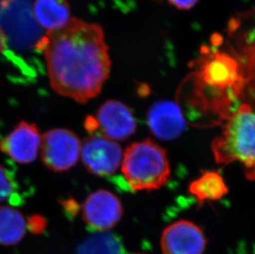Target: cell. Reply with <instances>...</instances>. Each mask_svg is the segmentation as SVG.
<instances>
[{"label":"cell","instance_id":"cell-1","mask_svg":"<svg viewBox=\"0 0 255 254\" xmlns=\"http://www.w3.org/2000/svg\"><path fill=\"white\" fill-rule=\"evenodd\" d=\"M44 51L50 84L61 96L85 103L101 92L111 71L104 29L72 17L38 41Z\"/></svg>","mask_w":255,"mask_h":254},{"label":"cell","instance_id":"cell-2","mask_svg":"<svg viewBox=\"0 0 255 254\" xmlns=\"http://www.w3.org/2000/svg\"><path fill=\"white\" fill-rule=\"evenodd\" d=\"M212 153L217 163L239 162L247 179L255 180V112L242 104L230 116L221 135L212 141Z\"/></svg>","mask_w":255,"mask_h":254},{"label":"cell","instance_id":"cell-3","mask_svg":"<svg viewBox=\"0 0 255 254\" xmlns=\"http://www.w3.org/2000/svg\"><path fill=\"white\" fill-rule=\"evenodd\" d=\"M122 172L130 189H159L170 176L166 151L150 139L134 143L123 154Z\"/></svg>","mask_w":255,"mask_h":254},{"label":"cell","instance_id":"cell-4","mask_svg":"<svg viewBox=\"0 0 255 254\" xmlns=\"http://www.w3.org/2000/svg\"><path fill=\"white\" fill-rule=\"evenodd\" d=\"M82 142L75 132L68 129H50L41 136V160L55 173L69 170L76 164Z\"/></svg>","mask_w":255,"mask_h":254},{"label":"cell","instance_id":"cell-5","mask_svg":"<svg viewBox=\"0 0 255 254\" xmlns=\"http://www.w3.org/2000/svg\"><path fill=\"white\" fill-rule=\"evenodd\" d=\"M80 156L89 173L99 177L113 175L123 163V153L120 145L100 134L85 138Z\"/></svg>","mask_w":255,"mask_h":254},{"label":"cell","instance_id":"cell-6","mask_svg":"<svg viewBox=\"0 0 255 254\" xmlns=\"http://www.w3.org/2000/svg\"><path fill=\"white\" fill-rule=\"evenodd\" d=\"M123 216V206L116 195L99 190L89 195L82 206V218L92 231L105 232L115 227Z\"/></svg>","mask_w":255,"mask_h":254},{"label":"cell","instance_id":"cell-7","mask_svg":"<svg viewBox=\"0 0 255 254\" xmlns=\"http://www.w3.org/2000/svg\"><path fill=\"white\" fill-rule=\"evenodd\" d=\"M96 130L102 136L114 141L125 140L131 136L137 128L136 120L128 106L117 100L104 103L94 118Z\"/></svg>","mask_w":255,"mask_h":254},{"label":"cell","instance_id":"cell-8","mask_svg":"<svg viewBox=\"0 0 255 254\" xmlns=\"http://www.w3.org/2000/svg\"><path fill=\"white\" fill-rule=\"evenodd\" d=\"M160 245L163 254H203L207 239L199 226L181 220L164 230Z\"/></svg>","mask_w":255,"mask_h":254},{"label":"cell","instance_id":"cell-9","mask_svg":"<svg viewBox=\"0 0 255 254\" xmlns=\"http://www.w3.org/2000/svg\"><path fill=\"white\" fill-rule=\"evenodd\" d=\"M41 136L33 123L21 122L0 140V150L18 163L36 160L41 148Z\"/></svg>","mask_w":255,"mask_h":254},{"label":"cell","instance_id":"cell-10","mask_svg":"<svg viewBox=\"0 0 255 254\" xmlns=\"http://www.w3.org/2000/svg\"><path fill=\"white\" fill-rule=\"evenodd\" d=\"M147 122L152 133L159 139L172 140L179 136L185 129L183 113L177 103L159 101L149 108Z\"/></svg>","mask_w":255,"mask_h":254},{"label":"cell","instance_id":"cell-11","mask_svg":"<svg viewBox=\"0 0 255 254\" xmlns=\"http://www.w3.org/2000/svg\"><path fill=\"white\" fill-rule=\"evenodd\" d=\"M202 79L206 85L213 87V91L228 92L237 88L240 80L236 64L231 58L218 55L207 63L202 71Z\"/></svg>","mask_w":255,"mask_h":254},{"label":"cell","instance_id":"cell-12","mask_svg":"<svg viewBox=\"0 0 255 254\" xmlns=\"http://www.w3.org/2000/svg\"><path fill=\"white\" fill-rule=\"evenodd\" d=\"M32 14L36 22L47 31L61 28L72 18L67 0H35Z\"/></svg>","mask_w":255,"mask_h":254},{"label":"cell","instance_id":"cell-13","mask_svg":"<svg viewBox=\"0 0 255 254\" xmlns=\"http://www.w3.org/2000/svg\"><path fill=\"white\" fill-rule=\"evenodd\" d=\"M224 178L217 172L207 171L189 186V192L195 197L199 206L210 201H217L228 193Z\"/></svg>","mask_w":255,"mask_h":254},{"label":"cell","instance_id":"cell-14","mask_svg":"<svg viewBox=\"0 0 255 254\" xmlns=\"http://www.w3.org/2000/svg\"><path fill=\"white\" fill-rule=\"evenodd\" d=\"M24 216L11 206H0V245L13 246L22 241L27 231Z\"/></svg>","mask_w":255,"mask_h":254},{"label":"cell","instance_id":"cell-15","mask_svg":"<svg viewBox=\"0 0 255 254\" xmlns=\"http://www.w3.org/2000/svg\"><path fill=\"white\" fill-rule=\"evenodd\" d=\"M120 240L109 233H101L88 238L79 246L77 254H123Z\"/></svg>","mask_w":255,"mask_h":254},{"label":"cell","instance_id":"cell-16","mask_svg":"<svg viewBox=\"0 0 255 254\" xmlns=\"http://www.w3.org/2000/svg\"><path fill=\"white\" fill-rule=\"evenodd\" d=\"M16 184L12 175L0 164V202L9 199L14 193Z\"/></svg>","mask_w":255,"mask_h":254},{"label":"cell","instance_id":"cell-17","mask_svg":"<svg viewBox=\"0 0 255 254\" xmlns=\"http://www.w3.org/2000/svg\"><path fill=\"white\" fill-rule=\"evenodd\" d=\"M27 226H28L31 231L35 234H37V233L42 232L46 228V221L42 216L36 215V216H31V218L29 219Z\"/></svg>","mask_w":255,"mask_h":254},{"label":"cell","instance_id":"cell-18","mask_svg":"<svg viewBox=\"0 0 255 254\" xmlns=\"http://www.w3.org/2000/svg\"><path fill=\"white\" fill-rule=\"evenodd\" d=\"M173 7L180 10H189L193 8L198 0H167Z\"/></svg>","mask_w":255,"mask_h":254},{"label":"cell","instance_id":"cell-19","mask_svg":"<svg viewBox=\"0 0 255 254\" xmlns=\"http://www.w3.org/2000/svg\"><path fill=\"white\" fill-rule=\"evenodd\" d=\"M62 206L65 208V211L68 214H70L71 216H75L78 213V211H79L78 203L72 198L64 200L62 202Z\"/></svg>","mask_w":255,"mask_h":254},{"label":"cell","instance_id":"cell-20","mask_svg":"<svg viewBox=\"0 0 255 254\" xmlns=\"http://www.w3.org/2000/svg\"><path fill=\"white\" fill-rule=\"evenodd\" d=\"M6 45H7V36L4 33L2 27L0 26V53L4 51Z\"/></svg>","mask_w":255,"mask_h":254},{"label":"cell","instance_id":"cell-21","mask_svg":"<svg viewBox=\"0 0 255 254\" xmlns=\"http://www.w3.org/2000/svg\"></svg>","mask_w":255,"mask_h":254}]
</instances>
